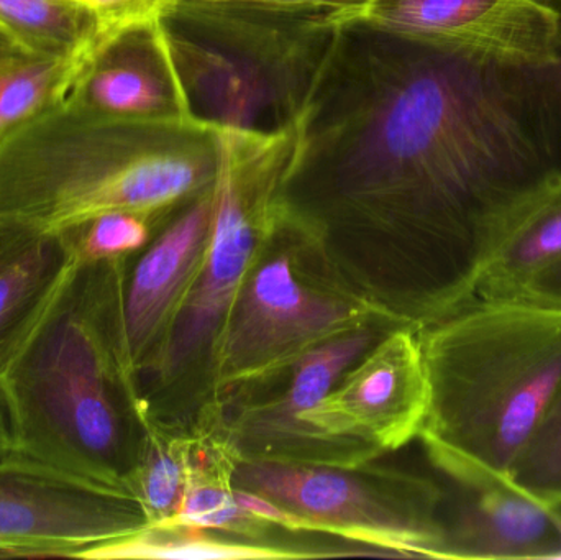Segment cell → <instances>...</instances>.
I'll return each mask as SVG.
<instances>
[{"label":"cell","mask_w":561,"mask_h":560,"mask_svg":"<svg viewBox=\"0 0 561 560\" xmlns=\"http://www.w3.org/2000/svg\"><path fill=\"white\" fill-rule=\"evenodd\" d=\"M560 173L561 62L490 61L346 19L279 210L363 301L422 328L467 305L504 207Z\"/></svg>","instance_id":"cell-1"},{"label":"cell","mask_w":561,"mask_h":560,"mask_svg":"<svg viewBox=\"0 0 561 560\" xmlns=\"http://www.w3.org/2000/svg\"><path fill=\"white\" fill-rule=\"evenodd\" d=\"M125 276L127 256H76L0 368V388L13 449L128 492L144 441L124 339Z\"/></svg>","instance_id":"cell-2"},{"label":"cell","mask_w":561,"mask_h":560,"mask_svg":"<svg viewBox=\"0 0 561 560\" xmlns=\"http://www.w3.org/2000/svg\"><path fill=\"white\" fill-rule=\"evenodd\" d=\"M217 128L118 117L71 91L0 138V224L68 236L108 213L151 222L216 183Z\"/></svg>","instance_id":"cell-3"},{"label":"cell","mask_w":561,"mask_h":560,"mask_svg":"<svg viewBox=\"0 0 561 560\" xmlns=\"http://www.w3.org/2000/svg\"><path fill=\"white\" fill-rule=\"evenodd\" d=\"M431 403L421 437L438 470L511 469L561 390V308L477 301L419 328Z\"/></svg>","instance_id":"cell-4"},{"label":"cell","mask_w":561,"mask_h":560,"mask_svg":"<svg viewBox=\"0 0 561 560\" xmlns=\"http://www.w3.org/2000/svg\"><path fill=\"white\" fill-rule=\"evenodd\" d=\"M348 15L330 9L178 0L158 20L193 121L296 127Z\"/></svg>","instance_id":"cell-5"},{"label":"cell","mask_w":561,"mask_h":560,"mask_svg":"<svg viewBox=\"0 0 561 560\" xmlns=\"http://www.w3.org/2000/svg\"><path fill=\"white\" fill-rule=\"evenodd\" d=\"M220 161L209 239L199 270L145 367L170 378L216 342L256 252L278 217L280 190L297 145V125L276 132L217 128Z\"/></svg>","instance_id":"cell-6"},{"label":"cell","mask_w":561,"mask_h":560,"mask_svg":"<svg viewBox=\"0 0 561 560\" xmlns=\"http://www.w3.org/2000/svg\"><path fill=\"white\" fill-rule=\"evenodd\" d=\"M346 467L242 459L233 470L239 489L260 493L296 513L306 532L330 533L392 551L401 558L444 559L440 492L402 477L391 490Z\"/></svg>","instance_id":"cell-7"},{"label":"cell","mask_w":561,"mask_h":560,"mask_svg":"<svg viewBox=\"0 0 561 560\" xmlns=\"http://www.w3.org/2000/svg\"><path fill=\"white\" fill-rule=\"evenodd\" d=\"M247 276L214 342V385L227 391L290 370L307 352L366 324L376 309L300 278L287 250Z\"/></svg>","instance_id":"cell-8"},{"label":"cell","mask_w":561,"mask_h":560,"mask_svg":"<svg viewBox=\"0 0 561 560\" xmlns=\"http://www.w3.org/2000/svg\"><path fill=\"white\" fill-rule=\"evenodd\" d=\"M147 523L131 493L20 450L0 457V558H81Z\"/></svg>","instance_id":"cell-9"},{"label":"cell","mask_w":561,"mask_h":560,"mask_svg":"<svg viewBox=\"0 0 561 560\" xmlns=\"http://www.w3.org/2000/svg\"><path fill=\"white\" fill-rule=\"evenodd\" d=\"M428 403L419 329L402 324L353 364L302 423L329 447L339 467L355 469L419 437Z\"/></svg>","instance_id":"cell-10"},{"label":"cell","mask_w":561,"mask_h":560,"mask_svg":"<svg viewBox=\"0 0 561 560\" xmlns=\"http://www.w3.org/2000/svg\"><path fill=\"white\" fill-rule=\"evenodd\" d=\"M353 19L490 61L561 62V13L547 0H369Z\"/></svg>","instance_id":"cell-11"},{"label":"cell","mask_w":561,"mask_h":560,"mask_svg":"<svg viewBox=\"0 0 561 560\" xmlns=\"http://www.w3.org/2000/svg\"><path fill=\"white\" fill-rule=\"evenodd\" d=\"M379 334L375 324L366 322L329 339L290 367L293 375L279 397L243 408L233 426V439L245 454L243 459L339 467L329 447L302 423V416L379 341Z\"/></svg>","instance_id":"cell-12"},{"label":"cell","mask_w":561,"mask_h":560,"mask_svg":"<svg viewBox=\"0 0 561 560\" xmlns=\"http://www.w3.org/2000/svg\"><path fill=\"white\" fill-rule=\"evenodd\" d=\"M460 487L461 502L445 523L444 559H550L559 552L553 512L506 477L473 466L440 470Z\"/></svg>","instance_id":"cell-13"},{"label":"cell","mask_w":561,"mask_h":560,"mask_svg":"<svg viewBox=\"0 0 561 560\" xmlns=\"http://www.w3.org/2000/svg\"><path fill=\"white\" fill-rule=\"evenodd\" d=\"M213 190L184 206L125 276L122 318L134 372L145 367L160 344L199 270L213 224Z\"/></svg>","instance_id":"cell-14"},{"label":"cell","mask_w":561,"mask_h":560,"mask_svg":"<svg viewBox=\"0 0 561 560\" xmlns=\"http://www.w3.org/2000/svg\"><path fill=\"white\" fill-rule=\"evenodd\" d=\"M72 91L92 107L141 121H193L160 23L112 39Z\"/></svg>","instance_id":"cell-15"},{"label":"cell","mask_w":561,"mask_h":560,"mask_svg":"<svg viewBox=\"0 0 561 560\" xmlns=\"http://www.w3.org/2000/svg\"><path fill=\"white\" fill-rule=\"evenodd\" d=\"M560 259L561 173L520 194L496 217L467 305L516 301Z\"/></svg>","instance_id":"cell-16"},{"label":"cell","mask_w":561,"mask_h":560,"mask_svg":"<svg viewBox=\"0 0 561 560\" xmlns=\"http://www.w3.org/2000/svg\"><path fill=\"white\" fill-rule=\"evenodd\" d=\"M75 260L71 237H39L0 268V368Z\"/></svg>","instance_id":"cell-17"},{"label":"cell","mask_w":561,"mask_h":560,"mask_svg":"<svg viewBox=\"0 0 561 560\" xmlns=\"http://www.w3.org/2000/svg\"><path fill=\"white\" fill-rule=\"evenodd\" d=\"M330 558L322 552L290 551L278 546L224 541L204 529L145 523L128 535L82 552L88 560H284Z\"/></svg>","instance_id":"cell-18"},{"label":"cell","mask_w":561,"mask_h":560,"mask_svg":"<svg viewBox=\"0 0 561 560\" xmlns=\"http://www.w3.org/2000/svg\"><path fill=\"white\" fill-rule=\"evenodd\" d=\"M85 55L0 59V138L68 95L92 66Z\"/></svg>","instance_id":"cell-19"},{"label":"cell","mask_w":561,"mask_h":560,"mask_svg":"<svg viewBox=\"0 0 561 560\" xmlns=\"http://www.w3.org/2000/svg\"><path fill=\"white\" fill-rule=\"evenodd\" d=\"M0 22L32 55L98 58L94 19L79 0H0Z\"/></svg>","instance_id":"cell-20"},{"label":"cell","mask_w":561,"mask_h":560,"mask_svg":"<svg viewBox=\"0 0 561 560\" xmlns=\"http://www.w3.org/2000/svg\"><path fill=\"white\" fill-rule=\"evenodd\" d=\"M190 485V469L170 447L145 444L128 482L147 523H160L174 515Z\"/></svg>","instance_id":"cell-21"},{"label":"cell","mask_w":561,"mask_h":560,"mask_svg":"<svg viewBox=\"0 0 561 560\" xmlns=\"http://www.w3.org/2000/svg\"><path fill=\"white\" fill-rule=\"evenodd\" d=\"M510 480L534 499L561 508V390L514 462Z\"/></svg>","instance_id":"cell-22"},{"label":"cell","mask_w":561,"mask_h":560,"mask_svg":"<svg viewBox=\"0 0 561 560\" xmlns=\"http://www.w3.org/2000/svg\"><path fill=\"white\" fill-rule=\"evenodd\" d=\"M161 525L187 526L204 532H256L262 519L249 515L237 502L233 489L190 482L173 516Z\"/></svg>","instance_id":"cell-23"},{"label":"cell","mask_w":561,"mask_h":560,"mask_svg":"<svg viewBox=\"0 0 561 560\" xmlns=\"http://www.w3.org/2000/svg\"><path fill=\"white\" fill-rule=\"evenodd\" d=\"M151 222L131 213H108L68 233L79 262L122 259L150 242Z\"/></svg>","instance_id":"cell-24"},{"label":"cell","mask_w":561,"mask_h":560,"mask_svg":"<svg viewBox=\"0 0 561 560\" xmlns=\"http://www.w3.org/2000/svg\"><path fill=\"white\" fill-rule=\"evenodd\" d=\"M98 30L99 53L122 33L158 22L178 0H79ZM99 56V55H98Z\"/></svg>","instance_id":"cell-25"},{"label":"cell","mask_w":561,"mask_h":560,"mask_svg":"<svg viewBox=\"0 0 561 560\" xmlns=\"http://www.w3.org/2000/svg\"><path fill=\"white\" fill-rule=\"evenodd\" d=\"M194 2L247 3V5L289 7V9H330L348 19L359 15L369 0H194Z\"/></svg>","instance_id":"cell-26"},{"label":"cell","mask_w":561,"mask_h":560,"mask_svg":"<svg viewBox=\"0 0 561 560\" xmlns=\"http://www.w3.org/2000/svg\"><path fill=\"white\" fill-rule=\"evenodd\" d=\"M516 301L561 308V259L537 275Z\"/></svg>","instance_id":"cell-27"},{"label":"cell","mask_w":561,"mask_h":560,"mask_svg":"<svg viewBox=\"0 0 561 560\" xmlns=\"http://www.w3.org/2000/svg\"><path fill=\"white\" fill-rule=\"evenodd\" d=\"M38 239L39 237L33 236L28 230L0 224V268L25 252Z\"/></svg>","instance_id":"cell-28"},{"label":"cell","mask_w":561,"mask_h":560,"mask_svg":"<svg viewBox=\"0 0 561 560\" xmlns=\"http://www.w3.org/2000/svg\"><path fill=\"white\" fill-rule=\"evenodd\" d=\"M19 55L28 56L32 55V53L20 42L19 36H16L12 30L7 28V26L0 22V59Z\"/></svg>","instance_id":"cell-29"},{"label":"cell","mask_w":561,"mask_h":560,"mask_svg":"<svg viewBox=\"0 0 561 560\" xmlns=\"http://www.w3.org/2000/svg\"><path fill=\"white\" fill-rule=\"evenodd\" d=\"M13 450L12 427H10L9 410L0 388V457Z\"/></svg>","instance_id":"cell-30"},{"label":"cell","mask_w":561,"mask_h":560,"mask_svg":"<svg viewBox=\"0 0 561 560\" xmlns=\"http://www.w3.org/2000/svg\"><path fill=\"white\" fill-rule=\"evenodd\" d=\"M553 522H556L557 533H559V552H557L556 558L553 560H561V508H556L553 512Z\"/></svg>","instance_id":"cell-31"},{"label":"cell","mask_w":561,"mask_h":560,"mask_svg":"<svg viewBox=\"0 0 561 560\" xmlns=\"http://www.w3.org/2000/svg\"><path fill=\"white\" fill-rule=\"evenodd\" d=\"M547 2H549V0H547Z\"/></svg>","instance_id":"cell-32"}]
</instances>
